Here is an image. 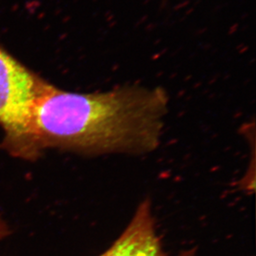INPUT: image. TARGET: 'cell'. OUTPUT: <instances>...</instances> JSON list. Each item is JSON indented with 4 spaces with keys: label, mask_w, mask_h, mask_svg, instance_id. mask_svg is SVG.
I'll list each match as a JSON object with an SVG mask.
<instances>
[{
    "label": "cell",
    "mask_w": 256,
    "mask_h": 256,
    "mask_svg": "<svg viewBox=\"0 0 256 256\" xmlns=\"http://www.w3.org/2000/svg\"><path fill=\"white\" fill-rule=\"evenodd\" d=\"M168 103L160 86L76 93L48 83L32 113V154L36 158L48 148L97 154L150 152L160 144Z\"/></svg>",
    "instance_id": "obj_1"
},
{
    "label": "cell",
    "mask_w": 256,
    "mask_h": 256,
    "mask_svg": "<svg viewBox=\"0 0 256 256\" xmlns=\"http://www.w3.org/2000/svg\"><path fill=\"white\" fill-rule=\"evenodd\" d=\"M102 256H166L155 232L148 202L140 206L128 228Z\"/></svg>",
    "instance_id": "obj_3"
},
{
    "label": "cell",
    "mask_w": 256,
    "mask_h": 256,
    "mask_svg": "<svg viewBox=\"0 0 256 256\" xmlns=\"http://www.w3.org/2000/svg\"><path fill=\"white\" fill-rule=\"evenodd\" d=\"M8 228L7 226L5 225V223L0 219V240L4 239L8 234Z\"/></svg>",
    "instance_id": "obj_4"
},
{
    "label": "cell",
    "mask_w": 256,
    "mask_h": 256,
    "mask_svg": "<svg viewBox=\"0 0 256 256\" xmlns=\"http://www.w3.org/2000/svg\"><path fill=\"white\" fill-rule=\"evenodd\" d=\"M48 82L0 46V126L2 146L16 157L34 160L29 142L32 113Z\"/></svg>",
    "instance_id": "obj_2"
},
{
    "label": "cell",
    "mask_w": 256,
    "mask_h": 256,
    "mask_svg": "<svg viewBox=\"0 0 256 256\" xmlns=\"http://www.w3.org/2000/svg\"><path fill=\"white\" fill-rule=\"evenodd\" d=\"M180 256H194V254L192 252H186V253H184Z\"/></svg>",
    "instance_id": "obj_5"
}]
</instances>
